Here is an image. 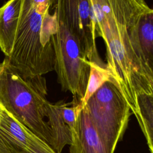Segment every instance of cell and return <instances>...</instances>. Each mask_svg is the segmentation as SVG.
Listing matches in <instances>:
<instances>
[{
  "label": "cell",
  "mask_w": 153,
  "mask_h": 153,
  "mask_svg": "<svg viewBox=\"0 0 153 153\" xmlns=\"http://www.w3.org/2000/svg\"><path fill=\"white\" fill-rule=\"evenodd\" d=\"M90 66V74L85 95L79 105L84 108L88 99L106 81L111 79L106 68L101 67L94 62H88Z\"/></svg>",
  "instance_id": "4fadbf2b"
},
{
  "label": "cell",
  "mask_w": 153,
  "mask_h": 153,
  "mask_svg": "<svg viewBox=\"0 0 153 153\" xmlns=\"http://www.w3.org/2000/svg\"><path fill=\"white\" fill-rule=\"evenodd\" d=\"M21 153H50V152H43V151H38L36 152H30L29 151H23ZM53 153H56V152H53Z\"/></svg>",
  "instance_id": "5bb4252c"
},
{
  "label": "cell",
  "mask_w": 153,
  "mask_h": 153,
  "mask_svg": "<svg viewBox=\"0 0 153 153\" xmlns=\"http://www.w3.org/2000/svg\"><path fill=\"white\" fill-rule=\"evenodd\" d=\"M23 151L54 152L2 108L0 120V153H21Z\"/></svg>",
  "instance_id": "52a82bcc"
},
{
  "label": "cell",
  "mask_w": 153,
  "mask_h": 153,
  "mask_svg": "<svg viewBox=\"0 0 153 153\" xmlns=\"http://www.w3.org/2000/svg\"><path fill=\"white\" fill-rule=\"evenodd\" d=\"M85 106L105 153H114L132 114L117 85L112 79L105 82Z\"/></svg>",
  "instance_id": "5b68a950"
},
{
  "label": "cell",
  "mask_w": 153,
  "mask_h": 153,
  "mask_svg": "<svg viewBox=\"0 0 153 153\" xmlns=\"http://www.w3.org/2000/svg\"><path fill=\"white\" fill-rule=\"evenodd\" d=\"M2 108L1 105H0V120H1V113H2Z\"/></svg>",
  "instance_id": "9a60e30c"
},
{
  "label": "cell",
  "mask_w": 153,
  "mask_h": 153,
  "mask_svg": "<svg viewBox=\"0 0 153 153\" xmlns=\"http://www.w3.org/2000/svg\"><path fill=\"white\" fill-rule=\"evenodd\" d=\"M144 2L90 0L96 35L102 38L106 47V69L135 116L137 97L153 95V71L145 62L137 35Z\"/></svg>",
  "instance_id": "6da1fadb"
},
{
  "label": "cell",
  "mask_w": 153,
  "mask_h": 153,
  "mask_svg": "<svg viewBox=\"0 0 153 153\" xmlns=\"http://www.w3.org/2000/svg\"><path fill=\"white\" fill-rule=\"evenodd\" d=\"M137 35L145 62L153 71V10L145 1L138 16Z\"/></svg>",
  "instance_id": "8fae6325"
},
{
  "label": "cell",
  "mask_w": 153,
  "mask_h": 153,
  "mask_svg": "<svg viewBox=\"0 0 153 153\" xmlns=\"http://www.w3.org/2000/svg\"><path fill=\"white\" fill-rule=\"evenodd\" d=\"M57 2L87 60L106 68L97 50V35L90 13V0H58Z\"/></svg>",
  "instance_id": "8992f818"
},
{
  "label": "cell",
  "mask_w": 153,
  "mask_h": 153,
  "mask_svg": "<svg viewBox=\"0 0 153 153\" xmlns=\"http://www.w3.org/2000/svg\"><path fill=\"white\" fill-rule=\"evenodd\" d=\"M22 0H11L0 8V48L9 57L19 25Z\"/></svg>",
  "instance_id": "30bf717a"
},
{
  "label": "cell",
  "mask_w": 153,
  "mask_h": 153,
  "mask_svg": "<svg viewBox=\"0 0 153 153\" xmlns=\"http://www.w3.org/2000/svg\"><path fill=\"white\" fill-rule=\"evenodd\" d=\"M136 118L146 139L150 153H153V95L141 94L137 98Z\"/></svg>",
  "instance_id": "7c38bea8"
},
{
  "label": "cell",
  "mask_w": 153,
  "mask_h": 153,
  "mask_svg": "<svg viewBox=\"0 0 153 153\" xmlns=\"http://www.w3.org/2000/svg\"><path fill=\"white\" fill-rule=\"evenodd\" d=\"M70 153H105L85 106L78 111L76 133L72 137Z\"/></svg>",
  "instance_id": "9c48e42d"
},
{
  "label": "cell",
  "mask_w": 153,
  "mask_h": 153,
  "mask_svg": "<svg viewBox=\"0 0 153 153\" xmlns=\"http://www.w3.org/2000/svg\"><path fill=\"white\" fill-rule=\"evenodd\" d=\"M54 2V13L57 22L56 31L53 37L54 71L62 90L71 92L73 95V101L79 103L84 97L89 78L88 61L57 1Z\"/></svg>",
  "instance_id": "277c9868"
},
{
  "label": "cell",
  "mask_w": 153,
  "mask_h": 153,
  "mask_svg": "<svg viewBox=\"0 0 153 153\" xmlns=\"http://www.w3.org/2000/svg\"><path fill=\"white\" fill-rule=\"evenodd\" d=\"M66 103L64 100L50 103L47 121L50 128V147L56 153H61L66 145L72 143V137L76 133V120L79 108L78 102Z\"/></svg>",
  "instance_id": "ba28073f"
},
{
  "label": "cell",
  "mask_w": 153,
  "mask_h": 153,
  "mask_svg": "<svg viewBox=\"0 0 153 153\" xmlns=\"http://www.w3.org/2000/svg\"><path fill=\"white\" fill-rule=\"evenodd\" d=\"M43 75L22 76L5 59L0 63V105L9 114L50 146L47 121L50 102Z\"/></svg>",
  "instance_id": "3957f363"
},
{
  "label": "cell",
  "mask_w": 153,
  "mask_h": 153,
  "mask_svg": "<svg viewBox=\"0 0 153 153\" xmlns=\"http://www.w3.org/2000/svg\"><path fill=\"white\" fill-rule=\"evenodd\" d=\"M51 0H22L19 25L8 64L22 76L43 75L54 71L53 37L56 31Z\"/></svg>",
  "instance_id": "7a4b0ae2"
}]
</instances>
